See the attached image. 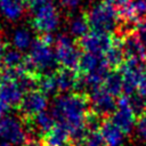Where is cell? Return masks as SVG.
<instances>
[{
    "label": "cell",
    "instance_id": "6da1fadb",
    "mask_svg": "<svg viewBox=\"0 0 146 146\" xmlns=\"http://www.w3.org/2000/svg\"><path fill=\"white\" fill-rule=\"evenodd\" d=\"M90 103L87 94L70 92L57 96L51 107V114L56 123L64 125L70 131L71 145L80 146L86 133V117Z\"/></svg>",
    "mask_w": 146,
    "mask_h": 146
},
{
    "label": "cell",
    "instance_id": "7a4b0ae2",
    "mask_svg": "<svg viewBox=\"0 0 146 146\" xmlns=\"http://www.w3.org/2000/svg\"><path fill=\"white\" fill-rule=\"evenodd\" d=\"M36 76L26 72L23 67L17 70H5L0 74V117L19 107L26 91L36 87Z\"/></svg>",
    "mask_w": 146,
    "mask_h": 146
},
{
    "label": "cell",
    "instance_id": "3957f363",
    "mask_svg": "<svg viewBox=\"0 0 146 146\" xmlns=\"http://www.w3.org/2000/svg\"><path fill=\"white\" fill-rule=\"evenodd\" d=\"M55 39L51 34H41L34 39L29 54L24 59V68L33 76H40L43 74H52L57 68V59L52 44Z\"/></svg>",
    "mask_w": 146,
    "mask_h": 146
},
{
    "label": "cell",
    "instance_id": "277c9868",
    "mask_svg": "<svg viewBox=\"0 0 146 146\" xmlns=\"http://www.w3.org/2000/svg\"><path fill=\"white\" fill-rule=\"evenodd\" d=\"M31 25L40 34H51L59 25V13L52 0H30Z\"/></svg>",
    "mask_w": 146,
    "mask_h": 146
},
{
    "label": "cell",
    "instance_id": "5b68a950",
    "mask_svg": "<svg viewBox=\"0 0 146 146\" xmlns=\"http://www.w3.org/2000/svg\"><path fill=\"white\" fill-rule=\"evenodd\" d=\"M84 15L87 17L90 31L98 33L111 34L116 30L120 22L117 9L106 0L90 7Z\"/></svg>",
    "mask_w": 146,
    "mask_h": 146
},
{
    "label": "cell",
    "instance_id": "8992f818",
    "mask_svg": "<svg viewBox=\"0 0 146 146\" xmlns=\"http://www.w3.org/2000/svg\"><path fill=\"white\" fill-rule=\"evenodd\" d=\"M55 55L60 67L79 70L81 59V48L75 43L71 35L59 34L55 39Z\"/></svg>",
    "mask_w": 146,
    "mask_h": 146
},
{
    "label": "cell",
    "instance_id": "52a82bcc",
    "mask_svg": "<svg viewBox=\"0 0 146 146\" xmlns=\"http://www.w3.org/2000/svg\"><path fill=\"white\" fill-rule=\"evenodd\" d=\"M29 128L24 120L7 114L0 117V141L13 146L23 145L27 140Z\"/></svg>",
    "mask_w": 146,
    "mask_h": 146
},
{
    "label": "cell",
    "instance_id": "ba28073f",
    "mask_svg": "<svg viewBox=\"0 0 146 146\" xmlns=\"http://www.w3.org/2000/svg\"><path fill=\"white\" fill-rule=\"evenodd\" d=\"M88 98L91 111L103 119H108V116H111L116 110L117 100L113 95L106 91L103 86L96 87L91 91H89Z\"/></svg>",
    "mask_w": 146,
    "mask_h": 146
},
{
    "label": "cell",
    "instance_id": "9c48e42d",
    "mask_svg": "<svg viewBox=\"0 0 146 146\" xmlns=\"http://www.w3.org/2000/svg\"><path fill=\"white\" fill-rule=\"evenodd\" d=\"M48 106V96L39 89H31L26 91L21 104L19 112L24 121H29L35 115L44 112Z\"/></svg>",
    "mask_w": 146,
    "mask_h": 146
},
{
    "label": "cell",
    "instance_id": "30bf717a",
    "mask_svg": "<svg viewBox=\"0 0 146 146\" xmlns=\"http://www.w3.org/2000/svg\"><path fill=\"white\" fill-rule=\"evenodd\" d=\"M111 121L117 125L125 135L130 133L137 124V115L130 106L129 97L127 95H122L117 99V106L114 113L111 115Z\"/></svg>",
    "mask_w": 146,
    "mask_h": 146
},
{
    "label": "cell",
    "instance_id": "8fae6325",
    "mask_svg": "<svg viewBox=\"0 0 146 146\" xmlns=\"http://www.w3.org/2000/svg\"><path fill=\"white\" fill-rule=\"evenodd\" d=\"M114 36L107 33H98L90 31L87 35L78 40V44L83 52H90L96 55H105V52L113 44Z\"/></svg>",
    "mask_w": 146,
    "mask_h": 146
},
{
    "label": "cell",
    "instance_id": "7c38bea8",
    "mask_svg": "<svg viewBox=\"0 0 146 146\" xmlns=\"http://www.w3.org/2000/svg\"><path fill=\"white\" fill-rule=\"evenodd\" d=\"M122 48L127 59L146 60V46L136 34L135 30L120 35Z\"/></svg>",
    "mask_w": 146,
    "mask_h": 146
},
{
    "label": "cell",
    "instance_id": "4fadbf2b",
    "mask_svg": "<svg viewBox=\"0 0 146 146\" xmlns=\"http://www.w3.org/2000/svg\"><path fill=\"white\" fill-rule=\"evenodd\" d=\"M54 74L58 88V94H70L73 92V90H76L79 81V71L60 67Z\"/></svg>",
    "mask_w": 146,
    "mask_h": 146
},
{
    "label": "cell",
    "instance_id": "5bb4252c",
    "mask_svg": "<svg viewBox=\"0 0 146 146\" xmlns=\"http://www.w3.org/2000/svg\"><path fill=\"white\" fill-rule=\"evenodd\" d=\"M27 6L25 0H0V14L5 19L16 22L23 17Z\"/></svg>",
    "mask_w": 146,
    "mask_h": 146
},
{
    "label": "cell",
    "instance_id": "9a60e30c",
    "mask_svg": "<svg viewBox=\"0 0 146 146\" xmlns=\"http://www.w3.org/2000/svg\"><path fill=\"white\" fill-rule=\"evenodd\" d=\"M106 146H122L124 143L125 133L115 125L111 119H105L99 128Z\"/></svg>",
    "mask_w": 146,
    "mask_h": 146
},
{
    "label": "cell",
    "instance_id": "2e32d148",
    "mask_svg": "<svg viewBox=\"0 0 146 146\" xmlns=\"http://www.w3.org/2000/svg\"><path fill=\"white\" fill-rule=\"evenodd\" d=\"M25 122L29 125L31 131H33L34 133H38L42 137L46 133H48L56 124V121H55L51 112H47V111L35 115L34 117H32L31 120L25 121Z\"/></svg>",
    "mask_w": 146,
    "mask_h": 146
},
{
    "label": "cell",
    "instance_id": "e0dca14e",
    "mask_svg": "<svg viewBox=\"0 0 146 146\" xmlns=\"http://www.w3.org/2000/svg\"><path fill=\"white\" fill-rule=\"evenodd\" d=\"M104 58L111 70H120V67L124 64L127 58H125V55H124V51L122 48V42H121L120 35L114 36L113 44L105 52Z\"/></svg>",
    "mask_w": 146,
    "mask_h": 146
},
{
    "label": "cell",
    "instance_id": "ac0fdd59",
    "mask_svg": "<svg viewBox=\"0 0 146 146\" xmlns=\"http://www.w3.org/2000/svg\"><path fill=\"white\" fill-rule=\"evenodd\" d=\"M42 141L46 146H68L71 143L70 131L64 125L56 123L54 128L43 136Z\"/></svg>",
    "mask_w": 146,
    "mask_h": 146
},
{
    "label": "cell",
    "instance_id": "d6986e66",
    "mask_svg": "<svg viewBox=\"0 0 146 146\" xmlns=\"http://www.w3.org/2000/svg\"><path fill=\"white\" fill-rule=\"evenodd\" d=\"M102 86L106 91H108L114 97L122 96L123 95V75L121 71L111 70Z\"/></svg>",
    "mask_w": 146,
    "mask_h": 146
},
{
    "label": "cell",
    "instance_id": "ffe728a7",
    "mask_svg": "<svg viewBox=\"0 0 146 146\" xmlns=\"http://www.w3.org/2000/svg\"><path fill=\"white\" fill-rule=\"evenodd\" d=\"M34 39L32 36V33L26 27H17L14 30L11 34V43L13 47L19 51H24L31 48Z\"/></svg>",
    "mask_w": 146,
    "mask_h": 146
},
{
    "label": "cell",
    "instance_id": "44dd1931",
    "mask_svg": "<svg viewBox=\"0 0 146 146\" xmlns=\"http://www.w3.org/2000/svg\"><path fill=\"white\" fill-rule=\"evenodd\" d=\"M90 31V27H89V24H88V21H87V17L84 14H81V15H76V16H73L70 22H68V34L79 40L81 38H83L84 35H87Z\"/></svg>",
    "mask_w": 146,
    "mask_h": 146
},
{
    "label": "cell",
    "instance_id": "7402d4cb",
    "mask_svg": "<svg viewBox=\"0 0 146 146\" xmlns=\"http://www.w3.org/2000/svg\"><path fill=\"white\" fill-rule=\"evenodd\" d=\"M25 56L22 55V51L13 48L10 50H6L2 59V66L5 70H17L24 66Z\"/></svg>",
    "mask_w": 146,
    "mask_h": 146
},
{
    "label": "cell",
    "instance_id": "603a6c76",
    "mask_svg": "<svg viewBox=\"0 0 146 146\" xmlns=\"http://www.w3.org/2000/svg\"><path fill=\"white\" fill-rule=\"evenodd\" d=\"M36 88L42 91L47 96H52L58 94V88L55 79V74H43L38 76L36 80Z\"/></svg>",
    "mask_w": 146,
    "mask_h": 146
},
{
    "label": "cell",
    "instance_id": "cb8c5ba5",
    "mask_svg": "<svg viewBox=\"0 0 146 146\" xmlns=\"http://www.w3.org/2000/svg\"><path fill=\"white\" fill-rule=\"evenodd\" d=\"M128 97H129L130 106L133 110L137 117H139L141 114H144L146 112V97H144L139 92H135L132 95H129Z\"/></svg>",
    "mask_w": 146,
    "mask_h": 146
},
{
    "label": "cell",
    "instance_id": "d4e9b609",
    "mask_svg": "<svg viewBox=\"0 0 146 146\" xmlns=\"http://www.w3.org/2000/svg\"><path fill=\"white\" fill-rule=\"evenodd\" d=\"M80 146H106L99 130L88 131Z\"/></svg>",
    "mask_w": 146,
    "mask_h": 146
},
{
    "label": "cell",
    "instance_id": "484cf974",
    "mask_svg": "<svg viewBox=\"0 0 146 146\" xmlns=\"http://www.w3.org/2000/svg\"><path fill=\"white\" fill-rule=\"evenodd\" d=\"M80 0H59L60 8L67 14H73L74 11H76L80 7Z\"/></svg>",
    "mask_w": 146,
    "mask_h": 146
},
{
    "label": "cell",
    "instance_id": "4316f807",
    "mask_svg": "<svg viewBox=\"0 0 146 146\" xmlns=\"http://www.w3.org/2000/svg\"><path fill=\"white\" fill-rule=\"evenodd\" d=\"M136 130H137V135L139 136V138H141L143 140H146V112L138 117Z\"/></svg>",
    "mask_w": 146,
    "mask_h": 146
},
{
    "label": "cell",
    "instance_id": "83f0119b",
    "mask_svg": "<svg viewBox=\"0 0 146 146\" xmlns=\"http://www.w3.org/2000/svg\"><path fill=\"white\" fill-rule=\"evenodd\" d=\"M135 32L139 36V39L144 42V44L146 46V18L141 19L140 22H138L135 25Z\"/></svg>",
    "mask_w": 146,
    "mask_h": 146
},
{
    "label": "cell",
    "instance_id": "f1b7e54d",
    "mask_svg": "<svg viewBox=\"0 0 146 146\" xmlns=\"http://www.w3.org/2000/svg\"><path fill=\"white\" fill-rule=\"evenodd\" d=\"M22 146H46V145L43 144V141H40L38 139L32 138V139H27Z\"/></svg>",
    "mask_w": 146,
    "mask_h": 146
},
{
    "label": "cell",
    "instance_id": "f546056e",
    "mask_svg": "<svg viewBox=\"0 0 146 146\" xmlns=\"http://www.w3.org/2000/svg\"><path fill=\"white\" fill-rule=\"evenodd\" d=\"M6 44H5V42H3V40H2V38H1V35H0V67L2 66V59H3V55H5V52H6Z\"/></svg>",
    "mask_w": 146,
    "mask_h": 146
},
{
    "label": "cell",
    "instance_id": "4dcf8cb0",
    "mask_svg": "<svg viewBox=\"0 0 146 146\" xmlns=\"http://www.w3.org/2000/svg\"><path fill=\"white\" fill-rule=\"evenodd\" d=\"M0 146H13V145L7 144V143H2V141H0Z\"/></svg>",
    "mask_w": 146,
    "mask_h": 146
},
{
    "label": "cell",
    "instance_id": "1f68e13d",
    "mask_svg": "<svg viewBox=\"0 0 146 146\" xmlns=\"http://www.w3.org/2000/svg\"><path fill=\"white\" fill-rule=\"evenodd\" d=\"M68 146H73V145H71V144H70V145H68Z\"/></svg>",
    "mask_w": 146,
    "mask_h": 146
}]
</instances>
